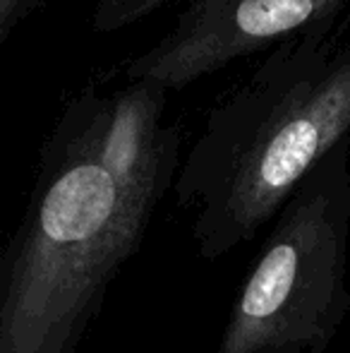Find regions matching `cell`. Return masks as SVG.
Wrapping results in <instances>:
<instances>
[{
    "instance_id": "obj_1",
    "label": "cell",
    "mask_w": 350,
    "mask_h": 353,
    "mask_svg": "<svg viewBox=\"0 0 350 353\" xmlns=\"http://www.w3.org/2000/svg\"><path fill=\"white\" fill-rule=\"evenodd\" d=\"M166 92L85 89L39 152L27 205L0 245V353H80L89 327L180 171Z\"/></svg>"
},
{
    "instance_id": "obj_2",
    "label": "cell",
    "mask_w": 350,
    "mask_h": 353,
    "mask_svg": "<svg viewBox=\"0 0 350 353\" xmlns=\"http://www.w3.org/2000/svg\"><path fill=\"white\" fill-rule=\"evenodd\" d=\"M350 140V46L336 27L283 41L211 106L173 190L204 260L250 243L336 144Z\"/></svg>"
},
{
    "instance_id": "obj_3",
    "label": "cell",
    "mask_w": 350,
    "mask_h": 353,
    "mask_svg": "<svg viewBox=\"0 0 350 353\" xmlns=\"http://www.w3.org/2000/svg\"><path fill=\"white\" fill-rule=\"evenodd\" d=\"M350 140L336 144L274 216L216 353L329 351L350 312Z\"/></svg>"
},
{
    "instance_id": "obj_4",
    "label": "cell",
    "mask_w": 350,
    "mask_h": 353,
    "mask_svg": "<svg viewBox=\"0 0 350 353\" xmlns=\"http://www.w3.org/2000/svg\"><path fill=\"white\" fill-rule=\"evenodd\" d=\"M350 0H190L173 29L125 63V77L180 92L240 58L319 27H336Z\"/></svg>"
},
{
    "instance_id": "obj_5",
    "label": "cell",
    "mask_w": 350,
    "mask_h": 353,
    "mask_svg": "<svg viewBox=\"0 0 350 353\" xmlns=\"http://www.w3.org/2000/svg\"><path fill=\"white\" fill-rule=\"evenodd\" d=\"M171 0H96L94 5V32L113 34L142 22Z\"/></svg>"
},
{
    "instance_id": "obj_6",
    "label": "cell",
    "mask_w": 350,
    "mask_h": 353,
    "mask_svg": "<svg viewBox=\"0 0 350 353\" xmlns=\"http://www.w3.org/2000/svg\"><path fill=\"white\" fill-rule=\"evenodd\" d=\"M48 3L51 0H0V48L24 19L43 10Z\"/></svg>"
},
{
    "instance_id": "obj_7",
    "label": "cell",
    "mask_w": 350,
    "mask_h": 353,
    "mask_svg": "<svg viewBox=\"0 0 350 353\" xmlns=\"http://www.w3.org/2000/svg\"><path fill=\"white\" fill-rule=\"evenodd\" d=\"M312 353H329V351H312Z\"/></svg>"
},
{
    "instance_id": "obj_8",
    "label": "cell",
    "mask_w": 350,
    "mask_h": 353,
    "mask_svg": "<svg viewBox=\"0 0 350 353\" xmlns=\"http://www.w3.org/2000/svg\"><path fill=\"white\" fill-rule=\"evenodd\" d=\"M80 353H85V351H80Z\"/></svg>"
}]
</instances>
